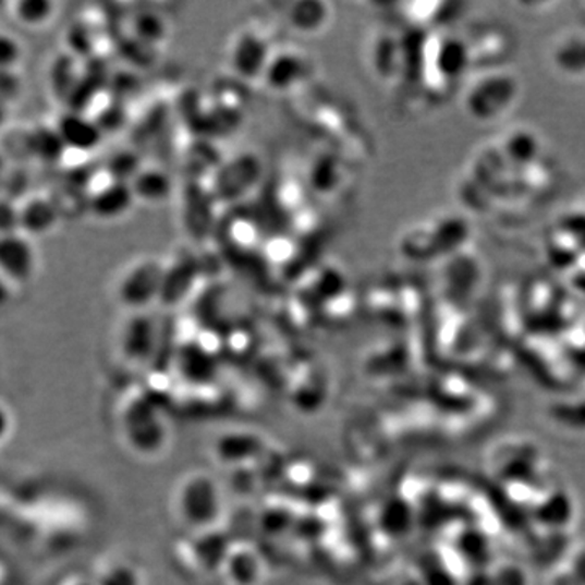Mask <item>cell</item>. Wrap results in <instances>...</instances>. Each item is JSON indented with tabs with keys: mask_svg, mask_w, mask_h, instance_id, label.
Instances as JSON below:
<instances>
[{
	"mask_svg": "<svg viewBox=\"0 0 585 585\" xmlns=\"http://www.w3.org/2000/svg\"><path fill=\"white\" fill-rule=\"evenodd\" d=\"M522 85L508 69H495L474 78L464 95V108L480 124L501 121L521 101Z\"/></svg>",
	"mask_w": 585,
	"mask_h": 585,
	"instance_id": "cell-1",
	"label": "cell"
},
{
	"mask_svg": "<svg viewBox=\"0 0 585 585\" xmlns=\"http://www.w3.org/2000/svg\"><path fill=\"white\" fill-rule=\"evenodd\" d=\"M35 270L36 253L29 237L22 233L0 237V273L9 282H28Z\"/></svg>",
	"mask_w": 585,
	"mask_h": 585,
	"instance_id": "cell-2",
	"label": "cell"
},
{
	"mask_svg": "<svg viewBox=\"0 0 585 585\" xmlns=\"http://www.w3.org/2000/svg\"><path fill=\"white\" fill-rule=\"evenodd\" d=\"M20 233L26 237L52 233L61 220V211L51 195L28 194L19 202Z\"/></svg>",
	"mask_w": 585,
	"mask_h": 585,
	"instance_id": "cell-3",
	"label": "cell"
},
{
	"mask_svg": "<svg viewBox=\"0 0 585 585\" xmlns=\"http://www.w3.org/2000/svg\"><path fill=\"white\" fill-rule=\"evenodd\" d=\"M56 131L61 135L68 151L87 155L101 142L102 132L90 115L85 112L65 111L54 122Z\"/></svg>",
	"mask_w": 585,
	"mask_h": 585,
	"instance_id": "cell-4",
	"label": "cell"
},
{
	"mask_svg": "<svg viewBox=\"0 0 585 585\" xmlns=\"http://www.w3.org/2000/svg\"><path fill=\"white\" fill-rule=\"evenodd\" d=\"M88 187H90V195L87 198L88 210L101 220L121 217L124 211H127L134 197L131 186L111 176L108 183L99 184V186L90 184Z\"/></svg>",
	"mask_w": 585,
	"mask_h": 585,
	"instance_id": "cell-5",
	"label": "cell"
},
{
	"mask_svg": "<svg viewBox=\"0 0 585 585\" xmlns=\"http://www.w3.org/2000/svg\"><path fill=\"white\" fill-rule=\"evenodd\" d=\"M155 266L150 263L137 264L129 269L119 283V300L129 307H138L150 300L151 293H157L158 289L151 287V282H160L158 273L155 276Z\"/></svg>",
	"mask_w": 585,
	"mask_h": 585,
	"instance_id": "cell-6",
	"label": "cell"
},
{
	"mask_svg": "<svg viewBox=\"0 0 585 585\" xmlns=\"http://www.w3.org/2000/svg\"><path fill=\"white\" fill-rule=\"evenodd\" d=\"M29 158L41 163L54 167L64 163L68 148L61 135L56 131L54 124H39L28 131Z\"/></svg>",
	"mask_w": 585,
	"mask_h": 585,
	"instance_id": "cell-7",
	"label": "cell"
},
{
	"mask_svg": "<svg viewBox=\"0 0 585 585\" xmlns=\"http://www.w3.org/2000/svg\"><path fill=\"white\" fill-rule=\"evenodd\" d=\"M81 78V65H78L77 58L72 56L71 52H64V54L56 58L51 68H49L51 94H54L56 98L62 99V101L68 102L69 97L77 88Z\"/></svg>",
	"mask_w": 585,
	"mask_h": 585,
	"instance_id": "cell-8",
	"label": "cell"
},
{
	"mask_svg": "<svg viewBox=\"0 0 585 585\" xmlns=\"http://www.w3.org/2000/svg\"><path fill=\"white\" fill-rule=\"evenodd\" d=\"M570 58H573V62H571L568 75H573V77L584 75L585 38L580 33H566L554 42L553 51H551V61H553L554 68H561L564 62L570 61Z\"/></svg>",
	"mask_w": 585,
	"mask_h": 585,
	"instance_id": "cell-9",
	"label": "cell"
},
{
	"mask_svg": "<svg viewBox=\"0 0 585 585\" xmlns=\"http://www.w3.org/2000/svg\"><path fill=\"white\" fill-rule=\"evenodd\" d=\"M56 15V3L48 0H20L10 3V16L23 28H42Z\"/></svg>",
	"mask_w": 585,
	"mask_h": 585,
	"instance_id": "cell-10",
	"label": "cell"
},
{
	"mask_svg": "<svg viewBox=\"0 0 585 585\" xmlns=\"http://www.w3.org/2000/svg\"><path fill=\"white\" fill-rule=\"evenodd\" d=\"M29 178L22 168H7L0 181V195L10 198V200L22 202L28 195Z\"/></svg>",
	"mask_w": 585,
	"mask_h": 585,
	"instance_id": "cell-11",
	"label": "cell"
},
{
	"mask_svg": "<svg viewBox=\"0 0 585 585\" xmlns=\"http://www.w3.org/2000/svg\"><path fill=\"white\" fill-rule=\"evenodd\" d=\"M22 59V42L10 33L0 32V69L16 71Z\"/></svg>",
	"mask_w": 585,
	"mask_h": 585,
	"instance_id": "cell-12",
	"label": "cell"
},
{
	"mask_svg": "<svg viewBox=\"0 0 585 585\" xmlns=\"http://www.w3.org/2000/svg\"><path fill=\"white\" fill-rule=\"evenodd\" d=\"M20 233L19 204L0 195V237Z\"/></svg>",
	"mask_w": 585,
	"mask_h": 585,
	"instance_id": "cell-13",
	"label": "cell"
},
{
	"mask_svg": "<svg viewBox=\"0 0 585 585\" xmlns=\"http://www.w3.org/2000/svg\"><path fill=\"white\" fill-rule=\"evenodd\" d=\"M23 92V82L16 71L0 69V101L10 105L20 98Z\"/></svg>",
	"mask_w": 585,
	"mask_h": 585,
	"instance_id": "cell-14",
	"label": "cell"
},
{
	"mask_svg": "<svg viewBox=\"0 0 585 585\" xmlns=\"http://www.w3.org/2000/svg\"><path fill=\"white\" fill-rule=\"evenodd\" d=\"M7 119H9V105L0 101V131H2L3 125L7 124Z\"/></svg>",
	"mask_w": 585,
	"mask_h": 585,
	"instance_id": "cell-15",
	"label": "cell"
},
{
	"mask_svg": "<svg viewBox=\"0 0 585 585\" xmlns=\"http://www.w3.org/2000/svg\"><path fill=\"white\" fill-rule=\"evenodd\" d=\"M7 170V163H5V157H3L2 154H0V181H2L3 173H5Z\"/></svg>",
	"mask_w": 585,
	"mask_h": 585,
	"instance_id": "cell-16",
	"label": "cell"
}]
</instances>
